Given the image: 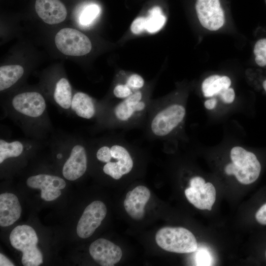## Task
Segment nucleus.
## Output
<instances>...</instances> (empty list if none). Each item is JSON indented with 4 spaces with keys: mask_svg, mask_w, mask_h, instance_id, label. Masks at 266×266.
I'll list each match as a JSON object with an SVG mask.
<instances>
[{
    "mask_svg": "<svg viewBox=\"0 0 266 266\" xmlns=\"http://www.w3.org/2000/svg\"><path fill=\"white\" fill-rule=\"evenodd\" d=\"M231 162L224 167L227 175H234L237 180L244 185L250 184L258 178L261 166L256 156L240 146L230 150Z\"/></svg>",
    "mask_w": 266,
    "mask_h": 266,
    "instance_id": "obj_1",
    "label": "nucleus"
},
{
    "mask_svg": "<svg viewBox=\"0 0 266 266\" xmlns=\"http://www.w3.org/2000/svg\"><path fill=\"white\" fill-rule=\"evenodd\" d=\"M9 240L15 249L22 252L24 266H38L42 264V255L36 246L37 235L32 227L26 225L16 227L10 234Z\"/></svg>",
    "mask_w": 266,
    "mask_h": 266,
    "instance_id": "obj_2",
    "label": "nucleus"
},
{
    "mask_svg": "<svg viewBox=\"0 0 266 266\" xmlns=\"http://www.w3.org/2000/svg\"><path fill=\"white\" fill-rule=\"evenodd\" d=\"M155 240L159 247L170 252L190 253L198 249L194 235L183 227H163L157 232Z\"/></svg>",
    "mask_w": 266,
    "mask_h": 266,
    "instance_id": "obj_3",
    "label": "nucleus"
},
{
    "mask_svg": "<svg viewBox=\"0 0 266 266\" xmlns=\"http://www.w3.org/2000/svg\"><path fill=\"white\" fill-rule=\"evenodd\" d=\"M185 115L186 108L183 105L169 104L154 116L150 124L151 131L157 136H166L179 126Z\"/></svg>",
    "mask_w": 266,
    "mask_h": 266,
    "instance_id": "obj_4",
    "label": "nucleus"
},
{
    "mask_svg": "<svg viewBox=\"0 0 266 266\" xmlns=\"http://www.w3.org/2000/svg\"><path fill=\"white\" fill-rule=\"evenodd\" d=\"M55 42L59 50L68 56H83L89 53L92 49L89 38L82 33L72 28L60 30L55 36Z\"/></svg>",
    "mask_w": 266,
    "mask_h": 266,
    "instance_id": "obj_5",
    "label": "nucleus"
},
{
    "mask_svg": "<svg viewBox=\"0 0 266 266\" xmlns=\"http://www.w3.org/2000/svg\"><path fill=\"white\" fill-rule=\"evenodd\" d=\"M189 184L190 187L185 190L188 200L198 209L211 210L216 200L214 185L199 176L191 178Z\"/></svg>",
    "mask_w": 266,
    "mask_h": 266,
    "instance_id": "obj_6",
    "label": "nucleus"
},
{
    "mask_svg": "<svg viewBox=\"0 0 266 266\" xmlns=\"http://www.w3.org/2000/svg\"><path fill=\"white\" fill-rule=\"evenodd\" d=\"M232 81L226 75L213 74L206 77L201 84L203 96L215 98L225 104H232L235 98L234 89L231 87Z\"/></svg>",
    "mask_w": 266,
    "mask_h": 266,
    "instance_id": "obj_7",
    "label": "nucleus"
},
{
    "mask_svg": "<svg viewBox=\"0 0 266 266\" xmlns=\"http://www.w3.org/2000/svg\"><path fill=\"white\" fill-rule=\"evenodd\" d=\"M196 10L200 24L209 31L220 29L225 21L220 0H197Z\"/></svg>",
    "mask_w": 266,
    "mask_h": 266,
    "instance_id": "obj_8",
    "label": "nucleus"
},
{
    "mask_svg": "<svg viewBox=\"0 0 266 266\" xmlns=\"http://www.w3.org/2000/svg\"><path fill=\"white\" fill-rule=\"evenodd\" d=\"M107 209L105 204L100 200H95L84 209L76 228L77 234L80 238L91 236L100 225L105 217Z\"/></svg>",
    "mask_w": 266,
    "mask_h": 266,
    "instance_id": "obj_9",
    "label": "nucleus"
},
{
    "mask_svg": "<svg viewBox=\"0 0 266 266\" xmlns=\"http://www.w3.org/2000/svg\"><path fill=\"white\" fill-rule=\"evenodd\" d=\"M111 159L106 163L103 171L115 180L120 179L132 169L133 162L129 151L123 145L114 144L110 147Z\"/></svg>",
    "mask_w": 266,
    "mask_h": 266,
    "instance_id": "obj_10",
    "label": "nucleus"
},
{
    "mask_svg": "<svg viewBox=\"0 0 266 266\" xmlns=\"http://www.w3.org/2000/svg\"><path fill=\"white\" fill-rule=\"evenodd\" d=\"M28 187L41 190V198L45 201H52L61 195L60 190L66 187L65 180L58 176L40 174L31 176L26 181Z\"/></svg>",
    "mask_w": 266,
    "mask_h": 266,
    "instance_id": "obj_11",
    "label": "nucleus"
},
{
    "mask_svg": "<svg viewBox=\"0 0 266 266\" xmlns=\"http://www.w3.org/2000/svg\"><path fill=\"white\" fill-rule=\"evenodd\" d=\"M89 253L92 258L102 266H113L122 256L121 248L110 241L99 238L91 243Z\"/></svg>",
    "mask_w": 266,
    "mask_h": 266,
    "instance_id": "obj_12",
    "label": "nucleus"
},
{
    "mask_svg": "<svg viewBox=\"0 0 266 266\" xmlns=\"http://www.w3.org/2000/svg\"><path fill=\"white\" fill-rule=\"evenodd\" d=\"M12 103L17 111L32 117L40 116L46 108L44 98L35 92L19 94L14 97Z\"/></svg>",
    "mask_w": 266,
    "mask_h": 266,
    "instance_id": "obj_13",
    "label": "nucleus"
},
{
    "mask_svg": "<svg viewBox=\"0 0 266 266\" xmlns=\"http://www.w3.org/2000/svg\"><path fill=\"white\" fill-rule=\"evenodd\" d=\"M151 196L146 187L139 185L126 195L124 201L125 209L128 215L135 220H140L145 215V206Z\"/></svg>",
    "mask_w": 266,
    "mask_h": 266,
    "instance_id": "obj_14",
    "label": "nucleus"
},
{
    "mask_svg": "<svg viewBox=\"0 0 266 266\" xmlns=\"http://www.w3.org/2000/svg\"><path fill=\"white\" fill-rule=\"evenodd\" d=\"M87 167V158L84 147L80 145H75L64 165L63 176L68 180H75L85 173Z\"/></svg>",
    "mask_w": 266,
    "mask_h": 266,
    "instance_id": "obj_15",
    "label": "nucleus"
},
{
    "mask_svg": "<svg viewBox=\"0 0 266 266\" xmlns=\"http://www.w3.org/2000/svg\"><path fill=\"white\" fill-rule=\"evenodd\" d=\"M35 9L38 16L50 25L64 21L67 15L66 8L60 0H36Z\"/></svg>",
    "mask_w": 266,
    "mask_h": 266,
    "instance_id": "obj_16",
    "label": "nucleus"
},
{
    "mask_svg": "<svg viewBox=\"0 0 266 266\" xmlns=\"http://www.w3.org/2000/svg\"><path fill=\"white\" fill-rule=\"evenodd\" d=\"M22 208L18 198L12 193L0 195V225L5 227L14 224L20 218Z\"/></svg>",
    "mask_w": 266,
    "mask_h": 266,
    "instance_id": "obj_17",
    "label": "nucleus"
},
{
    "mask_svg": "<svg viewBox=\"0 0 266 266\" xmlns=\"http://www.w3.org/2000/svg\"><path fill=\"white\" fill-rule=\"evenodd\" d=\"M146 103L142 100V94L137 91L129 97L123 99L115 107L114 114L116 118L121 121H127L136 113L144 110Z\"/></svg>",
    "mask_w": 266,
    "mask_h": 266,
    "instance_id": "obj_18",
    "label": "nucleus"
},
{
    "mask_svg": "<svg viewBox=\"0 0 266 266\" xmlns=\"http://www.w3.org/2000/svg\"><path fill=\"white\" fill-rule=\"evenodd\" d=\"M71 107L79 117L91 119L95 114V108L92 99L87 94L76 93L73 96Z\"/></svg>",
    "mask_w": 266,
    "mask_h": 266,
    "instance_id": "obj_19",
    "label": "nucleus"
},
{
    "mask_svg": "<svg viewBox=\"0 0 266 266\" xmlns=\"http://www.w3.org/2000/svg\"><path fill=\"white\" fill-rule=\"evenodd\" d=\"M24 70L17 65L1 66L0 67V90L3 91L14 85L21 78Z\"/></svg>",
    "mask_w": 266,
    "mask_h": 266,
    "instance_id": "obj_20",
    "label": "nucleus"
},
{
    "mask_svg": "<svg viewBox=\"0 0 266 266\" xmlns=\"http://www.w3.org/2000/svg\"><path fill=\"white\" fill-rule=\"evenodd\" d=\"M54 98L55 101L64 109H68L71 106L72 100L71 88L66 78H62L57 83Z\"/></svg>",
    "mask_w": 266,
    "mask_h": 266,
    "instance_id": "obj_21",
    "label": "nucleus"
},
{
    "mask_svg": "<svg viewBox=\"0 0 266 266\" xmlns=\"http://www.w3.org/2000/svg\"><path fill=\"white\" fill-rule=\"evenodd\" d=\"M166 21V17L161 8L154 6L148 11V15L145 17V31L149 33H155L163 27Z\"/></svg>",
    "mask_w": 266,
    "mask_h": 266,
    "instance_id": "obj_22",
    "label": "nucleus"
},
{
    "mask_svg": "<svg viewBox=\"0 0 266 266\" xmlns=\"http://www.w3.org/2000/svg\"><path fill=\"white\" fill-rule=\"evenodd\" d=\"M23 151V144L18 141L7 142L0 140V163L5 159L11 157H17L20 155Z\"/></svg>",
    "mask_w": 266,
    "mask_h": 266,
    "instance_id": "obj_23",
    "label": "nucleus"
},
{
    "mask_svg": "<svg viewBox=\"0 0 266 266\" xmlns=\"http://www.w3.org/2000/svg\"><path fill=\"white\" fill-rule=\"evenodd\" d=\"M254 61L260 67H266V37L258 39L253 48Z\"/></svg>",
    "mask_w": 266,
    "mask_h": 266,
    "instance_id": "obj_24",
    "label": "nucleus"
},
{
    "mask_svg": "<svg viewBox=\"0 0 266 266\" xmlns=\"http://www.w3.org/2000/svg\"><path fill=\"white\" fill-rule=\"evenodd\" d=\"M100 13L99 6L95 4L87 5L82 11L79 16V23L83 26L90 25Z\"/></svg>",
    "mask_w": 266,
    "mask_h": 266,
    "instance_id": "obj_25",
    "label": "nucleus"
},
{
    "mask_svg": "<svg viewBox=\"0 0 266 266\" xmlns=\"http://www.w3.org/2000/svg\"><path fill=\"white\" fill-rule=\"evenodd\" d=\"M126 84L134 92H136L143 87L144 80L140 75L137 74H133L128 77Z\"/></svg>",
    "mask_w": 266,
    "mask_h": 266,
    "instance_id": "obj_26",
    "label": "nucleus"
},
{
    "mask_svg": "<svg viewBox=\"0 0 266 266\" xmlns=\"http://www.w3.org/2000/svg\"><path fill=\"white\" fill-rule=\"evenodd\" d=\"M134 92L129 86L126 83L119 84L115 86L113 89V94L114 96L119 99H124L130 95Z\"/></svg>",
    "mask_w": 266,
    "mask_h": 266,
    "instance_id": "obj_27",
    "label": "nucleus"
},
{
    "mask_svg": "<svg viewBox=\"0 0 266 266\" xmlns=\"http://www.w3.org/2000/svg\"><path fill=\"white\" fill-rule=\"evenodd\" d=\"M131 31L135 34H140L145 31V17L141 16L135 19L131 24Z\"/></svg>",
    "mask_w": 266,
    "mask_h": 266,
    "instance_id": "obj_28",
    "label": "nucleus"
},
{
    "mask_svg": "<svg viewBox=\"0 0 266 266\" xmlns=\"http://www.w3.org/2000/svg\"><path fill=\"white\" fill-rule=\"evenodd\" d=\"M196 262L198 266H210L212 263L209 253L205 250H200L196 254Z\"/></svg>",
    "mask_w": 266,
    "mask_h": 266,
    "instance_id": "obj_29",
    "label": "nucleus"
},
{
    "mask_svg": "<svg viewBox=\"0 0 266 266\" xmlns=\"http://www.w3.org/2000/svg\"><path fill=\"white\" fill-rule=\"evenodd\" d=\"M96 155L98 160L105 163L110 162L112 158L110 147L107 146L100 147L98 150Z\"/></svg>",
    "mask_w": 266,
    "mask_h": 266,
    "instance_id": "obj_30",
    "label": "nucleus"
},
{
    "mask_svg": "<svg viewBox=\"0 0 266 266\" xmlns=\"http://www.w3.org/2000/svg\"><path fill=\"white\" fill-rule=\"evenodd\" d=\"M255 218L259 224L266 225V203L257 210L255 214Z\"/></svg>",
    "mask_w": 266,
    "mask_h": 266,
    "instance_id": "obj_31",
    "label": "nucleus"
},
{
    "mask_svg": "<svg viewBox=\"0 0 266 266\" xmlns=\"http://www.w3.org/2000/svg\"><path fill=\"white\" fill-rule=\"evenodd\" d=\"M218 100L215 98H209L204 102V107L209 110L215 109L218 105Z\"/></svg>",
    "mask_w": 266,
    "mask_h": 266,
    "instance_id": "obj_32",
    "label": "nucleus"
},
{
    "mask_svg": "<svg viewBox=\"0 0 266 266\" xmlns=\"http://www.w3.org/2000/svg\"><path fill=\"white\" fill-rule=\"evenodd\" d=\"M0 266H13L14 265L2 253L0 254Z\"/></svg>",
    "mask_w": 266,
    "mask_h": 266,
    "instance_id": "obj_33",
    "label": "nucleus"
},
{
    "mask_svg": "<svg viewBox=\"0 0 266 266\" xmlns=\"http://www.w3.org/2000/svg\"><path fill=\"white\" fill-rule=\"evenodd\" d=\"M262 86H263V88L264 90H265V91L266 93V79H265L263 81V82L262 83Z\"/></svg>",
    "mask_w": 266,
    "mask_h": 266,
    "instance_id": "obj_34",
    "label": "nucleus"
},
{
    "mask_svg": "<svg viewBox=\"0 0 266 266\" xmlns=\"http://www.w3.org/2000/svg\"></svg>",
    "mask_w": 266,
    "mask_h": 266,
    "instance_id": "obj_35",
    "label": "nucleus"
}]
</instances>
